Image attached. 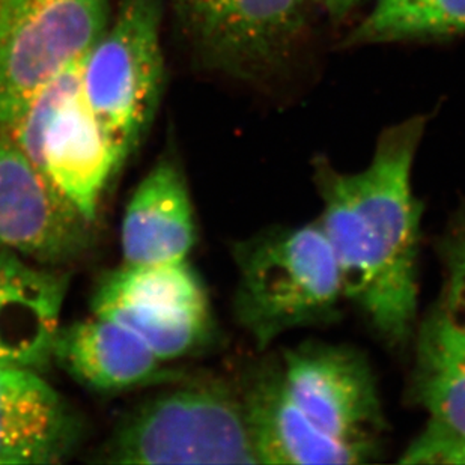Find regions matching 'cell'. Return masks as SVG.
I'll list each match as a JSON object with an SVG mask.
<instances>
[{"mask_svg":"<svg viewBox=\"0 0 465 465\" xmlns=\"http://www.w3.org/2000/svg\"><path fill=\"white\" fill-rule=\"evenodd\" d=\"M242 398L259 464H368L380 453L318 430L286 391L279 361L255 369Z\"/></svg>","mask_w":465,"mask_h":465,"instance_id":"obj_11","label":"cell"},{"mask_svg":"<svg viewBox=\"0 0 465 465\" xmlns=\"http://www.w3.org/2000/svg\"><path fill=\"white\" fill-rule=\"evenodd\" d=\"M93 224L0 136V252L45 265L70 262L93 244Z\"/></svg>","mask_w":465,"mask_h":465,"instance_id":"obj_10","label":"cell"},{"mask_svg":"<svg viewBox=\"0 0 465 465\" xmlns=\"http://www.w3.org/2000/svg\"><path fill=\"white\" fill-rule=\"evenodd\" d=\"M53 359L75 381L98 391H125L154 381L163 363L132 330L95 315L59 329Z\"/></svg>","mask_w":465,"mask_h":465,"instance_id":"obj_15","label":"cell"},{"mask_svg":"<svg viewBox=\"0 0 465 465\" xmlns=\"http://www.w3.org/2000/svg\"><path fill=\"white\" fill-rule=\"evenodd\" d=\"M196 242L193 205L175 163H157L133 193L121 229L125 263L184 261Z\"/></svg>","mask_w":465,"mask_h":465,"instance_id":"obj_14","label":"cell"},{"mask_svg":"<svg viewBox=\"0 0 465 465\" xmlns=\"http://www.w3.org/2000/svg\"><path fill=\"white\" fill-rule=\"evenodd\" d=\"M465 34V0H375L343 47L430 41Z\"/></svg>","mask_w":465,"mask_h":465,"instance_id":"obj_17","label":"cell"},{"mask_svg":"<svg viewBox=\"0 0 465 465\" xmlns=\"http://www.w3.org/2000/svg\"><path fill=\"white\" fill-rule=\"evenodd\" d=\"M109 0H22L0 34V134L38 94L84 59L110 17Z\"/></svg>","mask_w":465,"mask_h":465,"instance_id":"obj_7","label":"cell"},{"mask_svg":"<svg viewBox=\"0 0 465 465\" xmlns=\"http://www.w3.org/2000/svg\"><path fill=\"white\" fill-rule=\"evenodd\" d=\"M279 366L286 391L318 430L380 450L384 419L366 357L354 348L308 341L283 352Z\"/></svg>","mask_w":465,"mask_h":465,"instance_id":"obj_9","label":"cell"},{"mask_svg":"<svg viewBox=\"0 0 465 465\" xmlns=\"http://www.w3.org/2000/svg\"><path fill=\"white\" fill-rule=\"evenodd\" d=\"M93 312L132 330L162 361L194 351L213 327L207 291L187 259L124 263L107 272L94 294Z\"/></svg>","mask_w":465,"mask_h":465,"instance_id":"obj_8","label":"cell"},{"mask_svg":"<svg viewBox=\"0 0 465 465\" xmlns=\"http://www.w3.org/2000/svg\"><path fill=\"white\" fill-rule=\"evenodd\" d=\"M401 464L465 465V435L439 421L430 423L410 444Z\"/></svg>","mask_w":465,"mask_h":465,"instance_id":"obj_19","label":"cell"},{"mask_svg":"<svg viewBox=\"0 0 465 465\" xmlns=\"http://www.w3.org/2000/svg\"><path fill=\"white\" fill-rule=\"evenodd\" d=\"M162 0H119L84 56L82 89L125 162L150 128L164 88Z\"/></svg>","mask_w":465,"mask_h":465,"instance_id":"obj_4","label":"cell"},{"mask_svg":"<svg viewBox=\"0 0 465 465\" xmlns=\"http://www.w3.org/2000/svg\"><path fill=\"white\" fill-rule=\"evenodd\" d=\"M194 52L247 84L272 80L304 45L311 0H172Z\"/></svg>","mask_w":465,"mask_h":465,"instance_id":"obj_6","label":"cell"},{"mask_svg":"<svg viewBox=\"0 0 465 465\" xmlns=\"http://www.w3.org/2000/svg\"><path fill=\"white\" fill-rule=\"evenodd\" d=\"M84 59L45 86L0 136L94 223L103 192L123 162L84 97Z\"/></svg>","mask_w":465,"mask_h":465,"instance_id":"obj_5","label":"cell"},{"mask_svg":"<svg viewBox=\"0 0 465 465\" xmlns=\"http://www.w3.org/2000/svg\"><path fill=\"white\" fill-rule=\"evenodd\" d=\"M80 437V417L36 371L0 366V465L57 464Z\"/></svg>","mask_w":465,"mask_h":465,"instance_id":"obj_12","label":"cell"},{"mask_svg":"<svg viewBox=\"0 0 465 465\" xmlns=\"http://www.w3.org/2000/svg\"><path fill=\"white\" fill-rule=\"evenodd\" d=\"M22 0H0V34L4 32L6 23L9 22V18L13 15L14 11L17 9Z\"/></svg>","mask_w":465,"mask_h":465,"instance_id":"obj_21","label":"cell"},{"mask_svg":"<svg viewBox=\"0 0 465 465\" xmlns=\"http://www.w3.org/2000/svg\"><path fill=\"white\" fill-rule=\"evenodd\" d=\"M411 395L432 420L465 435V333L435 308L419 331Z\"/></svg>","mask_w":465,"mask_h":465,"instance_id":"obj_16","label":"cell"},{"mask_svg":"<svg viewBox=\"0 0 465 465\" xmlns=\"http://www.w3.org/2000/svg\"><path fill=\"white\" fill-rule=\"evenodd\" d=\"M68 276L0 252V366L38 371L53 359Z\"/></svg>","mask_w":465,"mask_h":465,"instance_id":"obj_13","label":"cell"},{"mask_svg":"<svg viewBox=\"0 0 465 465\" xmlns=\"http://www.w3.org/2000/svg\"><path fill=\"white\" fill-rule=\"evenodd\" d=\"M425 116L386 128L368 166L354 173L313 162L320 224L333 249L343 299L391 347H404L417 318L421 205L411 187Z\"/></svg>","mask_w":465,"mask_h":465,"instance_id":"obj_1","label":"cell"},{"mask_svg":"<svg viewBox=\"0 0 465 465\" xmlns=\"http://www.w3.org/2000/svg\"><path fill=\"white\" fill-rule=\"evenodd\" d=\"M233 313L259 351L290 330L338 320L342 282L320 222L268 229L232 246Z\"/></svg>","mask_w":465,"mask_h":465,"instance_id":"obj_2","label":"cell"},{"mask_svg":"<svg viewBox=\"0 0 465 465\" xmlns=\"http://www.w3.org/2000/svg\"><path fill=\"white\" fill-rule=\"evenodd\" d=\"M313 2L320 4L330 17L341 18L351 13L361 0H313Z\"/></svg>","mask_w":465,"mask_h":465,"instance_id":"obj_20","label":"cell"},{"mask_svg":"<svg viewBox=\"0 0 465 465\" xmlns=\"http://www.w3.org/2000/svg\"><path fill=\"white\" fill-rule=\"evenodd\" d=\"M437 251L443 263V292L437 311L449 324L465 333V203L440 238Z\"/></svg>","mask_w":465,"mask_h":465,"instance_id":"obj_18","label":"cell"},{"mask_svg":"<svg viewBox=\"0 0 465 465\" xmlns=\"http://www.w3.org/2000/svg\"><path fill=\"white\" fill-rule=\"evenodd\" d=\"M109 464H259L242 395L192 382L146 401L100 453Z\"/></svg>","mask_w":465,"mask_h":465,"instance_id":"obj_3","label":"cell"}]
</instances>
